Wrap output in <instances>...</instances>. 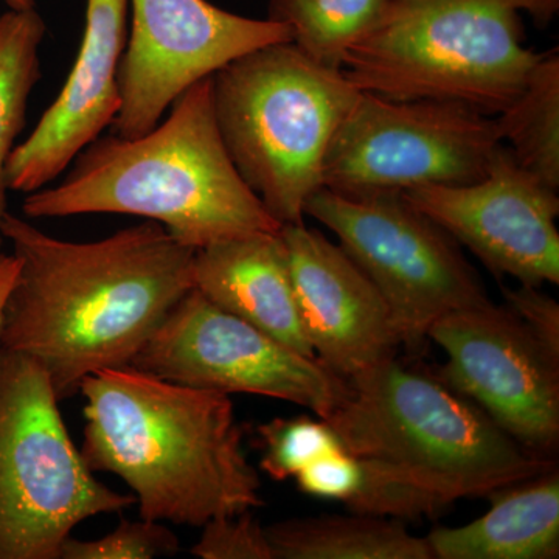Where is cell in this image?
Here are the masks:
<instances>
[{"instance_id":"obj_1","label":"cell","mask_w":559,"mask_h":559,"mask_svg":"<svg viewBox=\"0 0 559 559\" xmlns=\"http://www.w3.org/2000/svg\"><path fill=\"white\" fill-rule=\"evenodd\" d=\"M2 235L20 266L0 318V347L36 360L60 401L97 371L131 366L194 288L197 250L154 221L72 242L9 212Z\"/></svg>"},{"instance_id":"obj_2","label":"cell","mask_w":559,"mask_h":559,"mask_svg":"<svg viewBox=\"0 0 559 559\" xmlns=\"http://www.w3.org/2000/svg\"><path fill=\"white\" fill-rule=\"evenodd\" d=\"M80 392L81 457L92 473L116 474L128 485L142 520L201 528L264 506L230 395L132 366L97 371Z\"/></svg>"},{"instance_id":"obj_3","label":"cell","mask_w":559,"mask_h":559,"mask_svg":"<svg viewBox=\"0 0 559 559\" xmlns=\"http://www.w3.org/2000/svg\"><path fill=\"white\" fill-rule=\"evenodd\" d=\"M22 212L32 219L140 216L193 250L277 234L283 227L242 180L224 146L210 76L183 91L167 120L146 134L94 140L61 183L27 194Z\"/></svg>"},{"instance_id":"obj_4","label":"cell","mask_w":559,"mask_h":559,"mask_svg":"<svg viewBox=\"0 0 559 559\" xmlns=\"http://www.w3.org/2000/svg\"><path fill=\"white\" fill-rule=\"evenodd\" d=\"M558 10L559 0H389L342 72L389 100L450 102L498 116L544 57L525 47L522 13L546 27Z\"/></svg>"},{"instance_id":"obj_5","label":"cell","mask_w":559,"mask_h":559,"mask_svg":"<svg viewBox=\"0 0 559 559\" xmlns=\"http://www.w3.org/2000/svg\"><path fill=\"white\" fill-rule=\"evenodd\" d=\"M347 382V395L323 418L344 451L393 463L452 502L485 498L557 466L522 448L429 370L396 356Z\"/></svg>"},{"instance_id":"obj_6","label":"cell","mask_w":559,"mask_h":559,"mask_svg":"<svg viewBox=\"0 0 559 559\" xmlns=\"http://www.w3.org/2000/svg\"><path fill=\"white\" fill-rule=\"evenodd\" d=\"M216 124L235 168L282 226L305 223L323 165L359 90L294 43L249 51L210 76Z\"/></svg>"},{"instance_id":"obj_7","label":"cell","mask_w":559,"mask_h":559,"mask_svg":"<svg viewBox=\"0 0 559 559\" xmlns=\"http://www.w3.org/2000/svg\"><path fill=\"white\" fill-rule=\"evenodd\" d=\"M36 360L0 347V559H60L81 522L135 503L87 468Z\"/></svg>"},{"instance_id":"obj_8","label":"cell","mask_w":559,"mask_h":559,"mask_svg":"<svg viewBox=\"0 0 559 559\" xmlns=\"http://www.w3.org/2000/svg\"><path fill=\"white\" fill-rule=\"evenodd\" d=\"M305 216L333 231L373 283L404 347H421L430 326L450 312L492 304L459 242L401 193L348 197L320 189Z\"/></svg>"},{"instance_id":"obj_9","label":"cell","mask_w":559,"mask_h":559,"mask_svg":"<svg viewBox=\"0 0 559 559\" xmlns=\"http://www.w3.org/2000/svg\"><path fill=\"white\" fill-rule=\"evenodd\" d=\"M500 145L496 117L468 106L360 91L331 140L323 189L364 197L463 186L487 175Z\"/></svg>"},{"instance_id":"obj_10","label":"cell","mask_w":559,"mask_h":559,"mask_svg":"<svg viewBox=\"0 0 559 559\" xmlns=\"http://www.w3.org/2000/svg\"><path fill=\"white\" fill-rule=\"evenodd\" d=\"M131 366L186 388L289 401L319 418L348 392L347 380L318 359L221 310L197 288L171 308Z\"/></svg>"},{"instance_id":"obj_11","label":"cell","mask_w":559,"mask_h":559,"mask_svg":"<svg viewBox=\"0 0 559 559\" xmlns=\"http://www.w3.org/2000/svg\"><path fill=\"white\" fill-rule=\"evenodd\" d=\"M447 362L430 373L484 411L540 459L559 448V358L506 307L489 304L443 316L430 326Z\"/></svg>"},{"instance_id":"obj_12","label":"cell","mask_w":559,"mask_h":559,"mask_svg":"<svg viewBox=\"0 0 559 559\" xmlns=\"http://www.w3.org/2000/svg\"><path fill=\"white\" fill-rule=\"evenodd\" d=\"M131 33L119 70L112 134L140 138L198 81L249 51L293 43L283 22L238 16L207 0H130Z\"/></svg>"},{"instance_id":"obj_13","label":"cell","mask_w":559,"mask_h":559,"mask_svg":"<svg viewBox=\"0 0 559 559\" xmlns=\"http://www.w3.org/2000/svg\"><path fill=\"white\" fill-rule=\"evenodd\" d=\"M401 194L498 277L539 288L558 285V190L522 168L503 143L480 180Z\"/></svg>"},{"instance_id":"obj_14","label":"cell","mask_w":559,"mask_h":559,"mask_svg":"<svg viewBox=\"0 0 559 559\" xmlns=\"http://www.w3.org/2000/svg\"><path fill=\"white\" fill-rule=\"evenodd\" d=\"M301 325L316 359L344 380L396 356L388 305L340 245L304 224L280 230Z\"/></svg>"},{"instance_id":"obj_15","label":"cell","mask_w":559,"mask_h":559,"mask_svg":"<svg viewBox=\"0 0 559 559\" xmlns=\"http://www.w3.org/2000/svg\"><path fill=\"white\" fill-rule=\"evenodd\" d=\"M130 0H86L79 57L27 140L7 162L9 190L31 194L68 170L81 151L112 127L121 108L119 70Z\"/></svg>"},{"instance_id":"obj_16","label":"cell","mask_w":559,"mask_h":559,"mask_svg":"<svg viewBox=\"0 0 559 559\" xmlns=\"http://www.w3.org/2000/svg\"><path fill=\"white\" fill-rule=\"evenodd\" d=\"M193 283L221 310L246 320L299 355L316 359L301 325L280 231L197 250Z\"/></svg>"},{"instance_id":"obj_17","label":"cell","mask_w":559,"mask_h":559,"mask_svg":"<svg viewBox=\"0 0 559 559\" xmlns=\"http://www.w3.org/2000/svg\"><path fill=\"white\" fill-rule=\"evenodd\" d=\"M491 509L462 527L426 536L433 559H557L558 466L488 492Z\"/></svg>"},{"instance_id":"obj_18","label":"cell","mask_w":559,"mask_h":559,"mask_svg":"<svg viewBox=\"0 0 559 559\" xmlns=\"http://www.w3.org/2000/svg\"><path fill=\"white\" fill-rule=\"evenodd\" d=\"M266 530L274 559H433L426 538L403 521L367 514H319Z\"/></svg>"},{"instance_id":"obj_19","label":"cell","mask_w":559,"mask_h":559,"mask_svg":"<svg viewBox=\"0 0 559 559\" xmlns=\"http://www.w3.org/2000/svg\"><path fill=\"white\" fill-rule=\"evenodd\" d=\"M500 140L522 168L559 190V55L547 51L521 94L496 117Z\"/></svg>"},{"instance_id":"obj_20","label":"cell","mask_w":559,"mask_h":559,"mask_svg":"<svg viewBox=\"0 0 559 559\" xmlns=\"http://www.w3.org/2000/svg\"><path fill=\"white\" fill-rule=\"evenodd\" d=\"M47 27L35 9L0 14V249L7 209V162L24 130L28 100L40 80L39 49Z\"/></svg>"},{"instance_id":"obj_21","label":"cell","mask_w":559,"mask_h":559,"mask_svg":"<svg viewBox=\"0 0 559 559\" xmlns=\"http://www.w3.org/2000/svg\"><path fill=\"white\" fill-rule=\"evenodd\" d=\"M389 0H271L267 20L293 31V43L307 57L342 70L349 47L380 20Z\"/></svg>"},{"instance_id":"obj_22","label":"cell","mask_w":559,"mask_h":559,"mask_svg":"<svg viewBox=\"0 0 559 559\" xmlns=\"http://www.w3.org/2000/svg\"><path fill=\"white\" fill-rule=\"evenodd\" d=\"M356 462L355 484L342 502L352 513L417 521L436 518L454 503L393 463L370 457H356Z\"/></svg>"},{"instance_id":"obj_23","label":"cell","mask_w":559,"mask_h":559,"mask_svg":"<svg viewBox=\"0 0 559 559\" xmlns=\"http://www.w3.org/2000/svg\"><path fill=\"white\" fill-rule=\"evenodd\" d=\"M260 436V468L272 480L296 477L316 460L344 451L340 437L323 418L299 415L275 418L257 428Z\"/></svg>"},{"instance_id":"obj_24","label":"cell","mask_w":559,"mask_h":559,"mask_svg":"<svg viewBox=\"0 0 559 559\" xmlns=\"http://www.w3.org/2000/svg\"><path fill=\"white\" fill-rule=\"evenodd\" d=\"M179 539L162 522L121 520L116 530L98 539H73L61 547L60 559H153L173 557Z\"/></svg>"},{"instance_id":"obj_25","label":"cell","mask_w":559,"mask_h":559,"mask_svg":"<svg viewBox=\"0 0 559 559\" xmlns=\"http://www.w3.org/2000/svg\"><path fill=\"white\" fill-rule=\"evenodd\" d=\"M200 540L191 549L202 559H274L266 530L252 510L221 516L202 525Z\"/></svg>"},{"instance_id":"obj_26","label":"cell","mask_w":559,"mask_h":559,"mask_svg":"<svg viewBox=\"0 0 559 559\" xmlns=\"http://www.w3.org/2000/svg\"><path fill=\"white\" fill-rule=\"evenodd\" d=\"M506 307L522 325L544 345L555 358H559V305L539 286L520 285L502 288Z\"/></svg>"},{"instance_id":"obj_27","label":"cell","mask_w":559,"mask_h":559,"mask_svg":"<svg viewBox=\"0 0 559 559\" xmlns=\"http://www.w3.org/2000/svg\"><path fill=\"white\" fill-rule=\"evenodd\" d=\"M356 469L358 462L355 455L341 451L316 460L294 479L305 495L344 502L355 484Z\"/></svg>"},{"instance_id":"obj_28","label":"cell","mask_w":559,"mask_h":559,"mask_svg":"<svg viewBox=\"0 0 559 559\" xmlns=\"http://www.w3.org/2000/svg\"><path fill=\"white\" fill-rule=\"evenodd\" d=\"M17 263L16 257L11 253H0V318H2L3 305H5L7 297H9V293L11 286H13L14 278H16L17 274Z\"/></svg>"},{"instance_id":"obj_29","label":"cell","mask_w":559,"mask_h":559,"mask_svg":"<svg viewBox=\"0 0 559 559\" xmlns=\"http://www.w3.org/2000/svg\"><path fill=\"white\" fill-rule=\"evenodd\" d=\"M10 10L25 11L35 9V0H5Z\"/></svg>"}]
</instances>
